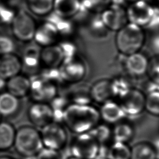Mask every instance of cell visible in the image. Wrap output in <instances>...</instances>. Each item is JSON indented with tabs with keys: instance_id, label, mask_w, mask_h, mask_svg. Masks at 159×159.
I'll use <instances>...</instances> for the list:
<instances>
[{
	"instance_id": "cell-8",
	"label": "cell",
	"mask_w": 159,
	"mask_h": 159,
	"mask_svg": "<svg viewBox=\"0 0 159 159\" xmlns=\"http://www.w3.org/2000/svg\"><path fill=\"white\" fill-rule=\"evenodd\" d=\"M128 22L142 28L147 27L152 20L155 11L152 6L145 0H137L126 7Z\"/></svg>"
},
{
	"instance_id": "cell-29",
	"label": "cell",
	"mask_w": 159,
	"mask_h": 159,
	"mask_svg": "<svg viewBox=\"0 0 159 159\" xmlns=\"http://www.w3.org/2000/svg\"><path fill=\"white\" fill-rule=\"evenodd\" d=\"M81 9L91 14L99 15L111 3L112 0H80Z\"/></svg>"
},
{
	"instance_id": "cell-48",
	"label": "cell",
	"mask_w": 159,
	"mask_h": 159,
	"mask_svg": "<svg viewBox=\"0 0 159 159\" xmlns=\"http://www.w3.org/2000/svg\"><path fill=\"white\" fill-rule=\"evenodd\" d=\"M67 159H78V158H75V157H70V158H67Z\"/></svg>"
},
{
	"instance_id": "cell-23",
	"label": "cell",
	"mask_w": 159,
	"mask_h": 159,
	"mask_svg": "<svg viewBox=\"0 0 159 159\" xmlns=\"http://www.w3.org/2000/svg\"><path fill=\"white\" fill-rule=\"evenodd\" d=\"M81 11L80 0H54L53 12L65 19H74Z\"/></svg>"
},
{
	"instance_id": "cell-46",
	"label": "cell",
	"mask_w": 159,
	"mask_h": 159,
	"mask_svg": "<svg viewBox=\"0 0 159 159\" xmlns=\"http://www.w3.org/2000/svg\"><path fill=\"white\" fill-rule=\"evenodd\" d=\"M125 2H127V5H128L129 4L132 3V2H134V1H137V0H125Z\"/></svg>"
},
{
	"instance_id": "cell-13",
	"label": "cell",
	"mask_w": 159,
	"mask_h": 159,
	"mask_svg": "<svg viewBox=\"0 0 159 159\" xmlns=\"http://www.w3.org/2000/svg\"><path fill=\"white\" fill-rule=\"evenodd\" d=\"M60 39L56 27L47 20L36 27L33 40L39 47H45L57 43Z\"/></svg>"
},
{
	"instance_id": "cell-14",
	"label": "cell",
	"mask_w": 159,
	"mask_h": 159,
	"mask_svg": "<svg viewBox=\"0 0 159 159\" xmlns=\"http://www.w3.org/2000/svg\"><path fill=\"white\" fill-rule=\"evenodd\" d=\"M20 58L14 53L0 55V77L7 80L22 71Z\"/></svg>"
},
{
	"instance_id": "cell-11",
	"label": "cell",
	"mask_w": 159,
	"mask_h": 159,
	"mask_svg": "<svg viewBox=\"0 0 159 159\" xmlns=\"http://www.w3.org/2000/svg\"><path fill=\"white\" fill-rule=\"evenodd\" d=\"M60 70L63 83L69 84L81 82L85 78L87 72L84 62L78 57L63 63Z\"/></svg>"
},
{
	"instance_id": "cell-47",
	"label": "cell",
	"mask_w": 159,
	"mask_h": 159,
	"mask_svg": "<svg viewBox=\"0 0 159 159\" xmlns=\"http://www.w3.org/2000/svg\"><path fill=\"white\" fill-rule=\"evenodd\" d=\"M96 159H107V158L104 157H98Z\"/></svg>"
},
{
	"instance_id": "cell-49",
	"label": "cell",
	"mask_w": 159,
	"mask_h": 159,
	"mask_svg": "<svg viewBox=\"0 0 159 159\" xmlns=\"http://www.w3.org/2000/svg\"><path fill=\"white\" fill-rule=\"evenodd\" d=\"M1 116H0V121H1Z\"/></svg>"
},
{
	"instance_id": "cell-43",
	"label": "cell",
	"mask_w": 159,
	"mask_h": 159,
	"mask_svg": "<svg viewBox=\"0 0 159 159\" xmlns=\"http://www.w3.org/2000/svg\"><path fill=\"white\" fill-rule=\"evenodd\" d=\"M6 80L0 77V93L3 91L4 89H6Z\"/></svg>"
},
{
	"instance_id": "cell-9",
	"label": "cell",
	"mask_w": 159,
	"mask_h": 159,
	"mask_svg": "<svg viewBox=\"0 0 159 159\" xmlns=\"http://www.w3.org/2000/svg\"><path fill=\"white\" fill-rule=\"evenodd\" d=\"M118 101L126 116H137L145 111V94L139 89L131 88Z\"/></svg>"
},
{
	"instance_id": "cell-38",
	"label": "cell",
	"mask_w": 159,
	"mask_h": 159,
	"mask_svg": "<svg viewBox=\"0 0 159 159\" xmlns=\"http://www.w3.org/2000/svg\"><path fill=\"white\" fill-rule=\"evenodd\" d=\"M16 48L13 39L9 35L0 33V55L14 53Z\"/></svg>"
},
{
	"instance_id": "cell-15",
	"label": "cell",
	"mask_w": 159,
	"mask_h": 159,
	"mask_svg": "<svg viewBox=\"0 0 159 159\" xmlns=\"http://www.w3.org/2000/svg\"><path fill=\"white\" fill-rule=\"evenodd\" d=\"M41 47L35 43V45H29L23 52L20 58L22 70L24 69L27 73L35 75V71H40L42 67L40 61Z\"/></svg>"
},
{
	"instance_id": "cell-5",
	"label": "cell",
	"mask_w": 159,
	"mask_h": 159,
	"mask_svg": "<svg viewBox=\"0 0 159 159\" xmlns=\"http://www.w3.org/2000/svg\"><path fill=\"white\" fill-rule=\"evenodd\" d=\"M14 37L22 42H29L34 39L37 25L33 17L26 11L16 12L11 22Z\"/></svg>"
},
{
	"instance_id": "cell-42",
	"label": "cell",
	"mask_w": 159,
	"mask_h": 159,
	"mask_svg": "<svg viewBox=\"0 0 159 159\" xmlns=\"http://www.w3.org/2000/svg\"><path fill=\"white\" fill-rule=\"evenodd\" d=\"M149 3L152 6L155 12L159 13V0H151Z\"/></svg>"
},
{
	"instance_id": "cell-6",
	"label": "cell",
	"mask_w": 159,
	"mask_h": 159,
	"mask_svg": "<svg viewBox=\"0 0 159 159\" xmlns=\"http://www.w3.org/2000/svg\"><path fill=\"white\" fill-rule=\"evenodd\" d=\"M40 133L43 147L61 151L66 145L68 134L63 124L52 122L42 127Z\"/></svg>"
},
{
	"instance_id": "cell-41",
	"label": "cell",
	"mask_w": 159,
	"mask_h": 159,
	"mask_svg": "<svg viewBox=\"0 0 159 159\" xmlns=\"http://www.w3.org/2000/svg\"><path fill=\"white\" fill-rule=\"evenodd\" d=\"M157 156V159L159 158V137L157 138L153 143H152Z\"/></svg>"
},
{
	"instance_id": "cell-36",
	"label": "cell",
	"mask_w": 159,
	"mask_h": 159,
	"mask_svg": "<svg viewBox=\"0 0 159 159\" xmlns=\"http://www.w3.org/2000/svg\"><path fill=\"white\" fill-rule=\"evenodd\" d=\"M39 74L45 80L51 81L58 86L64 83L61 78L60 68H42Z\"/></svg>"
},
{
	"instance_id": "cell-4",
	"label": "cell",
	"mask_w": 159,
	"mask_h": 159,
	"mask_svg": "<svg viewBox=\"0 0 159 159\" xmlns=\"http://www.w3.org/2000/svg\"><path fill=\"white\" fill-rule=\"evenodd\" d=\"M72 157L78 159H96L99 156L100 144L88 132L78 134L70 145Z\"/></svg>"
},
{
	"instance_id": "cell-31",
	"label": "cell",
	"mask_w": 159,
	"mask_h": 159,
	"mask_svg": "<svg viewBox=\"0 0 159 159\" xmlns=\"http://www.w3.org/2000/svg\"><path fill=\"white\" fill-rule=\"evenodd\" d=\"M99 144L107 142L112 137V129L106 124L98 123L88 132Z\"/></svg>"
},
{
	"instance_id": "cell-21",
	"label": "cell",
	"mask_w": 159,
	"mask_h": 159,
	"mask_svg": "<svg viewBox=\"0 0 159 159\" xmlns=\"http://www.w3.org/2000/svg\"><path fill=\"white\" fill-rule=\"evenodd\" d=\"M89 94L92 101L101 104L113 99L111 80L102 78L95 81L89 87Z\"/></svg>"
},
{
	"instance_id": "cell-12",
	"label": "cell",
	"mask_w": 159,
	"mask_h": 159,
	"mask_svg": "<svg viewBox=\"0 0 159 159\" xmlns=\"http://www.w3.org/2000/svg\"><path fill=\"white\" fill-rule=\"evenodd\" d=\"M28 118L34 127L42 129L53 122V111L48 103L34 102L29 107Z\"/></svg>"
},
{
	"instance_id": "cell-1",
	"label": "cell",
	"mask_w": 159,
	"mask_h": 159,
	"mask_svg": "<svg viewBox=\"0 0 159 159\" xmlns=\"http://www.w3.org/2000/svg\"><path fill=\"white\" fill-rule=\"evenodd\" d=\"M99 110L91 104H70L63 114V125L76 134L88 132L100 120Z\"/></svg>"
},
{
	"instance_id": "cell-25",
	"label": "cell",
	"mask_w": 159,
	"mask_h": 159,
	"mask_svg": "<svg viewBox=\"0 0 159 159\" xmlns=\"http://www.w3.org/2000/svg\"><path fill=\"white\" fill-rule=\"evenodd\" d=\"M16 129L10 122L0 121V151L4 152L13 147Z\"/></svg>"
},
{
	"instance_id": "cell-40",
	"label": "cell",
	"mask_w": 159,
	"mask_h": 159,
	"mask_svg": "<svg viewBox=\"0 0 159 159\" xmlns=\"http://www.w3.org/2000/svg\"><path fill=\"white\" fill-rule=\"evenodd\" d=\"M149 48L154 55H159V31H153L149 40Z\"/></svg>"
},
{
	"instance_id": "cell-2",
	"label": "cell",
	"mask_w": 159,
	"mask_h": 159,
	"mask_svg": "<svg viewBox=\"0 0 159 159\" xmlns=\"http://www.w3.org/2000/svg\"><path fill=\"white\" fill-rule=\"evenodd\" d=\"M145 41L143 28L128 22L116 32L114 43L118 52L127 57L140 52Z\"/></svg>"
},
{
	"instance_id": "cell-17",
	"label": "cell",
	"mask_w": 159,
	"mask_h": 159,
	"mask_svg": "<svg viewBox=\"0 0 159 159\" xmlns=\"http://www.w3.org/2000/svg\"><path fill=\"white\" fill-rule=\"evenodd\" d=\"M99 113L100 119L104 120L106 124H116L126 117L118 102L114 99L109 100L101 104Z\"/></svg>"
},
{
	"instance_id": "cell-45",
	"label": "cell",
	"mask_w": 159,
	"mask_h": 159,
	"mask_svg": "<svg viewBox=\"0 0 159 159\" xmlns=\"http://www.w3.org/2000/svg\"><path fill=\"white\" fill-rule=\"evenodd\" d=\"M4 6V3L2 2L1 0H0V11L2 10V9L3 8V7Z\"/></svg>"
},
{
	"instance_id": "cell-37",
	"label": "cell",
	"mask_w": 159,
	"mask_h": 159,
	"mask_svg": "<svg viewBox=\"0 0 159 159\" xmlns=\"http://www.w3.org/2000/svg\"><path fill=\"white\" fill-rule=\"evenodd\" d=\"M146 75L150 81L159 84V55H154L149 60Z\"/></svg>"
},
{
	"instance_id": "cell-28",
	"label": "cell",
	"mask_w": 159,
	"mask_h": 159,
	"mask_svg": "<svg viewBox=\"0 0 159 159\" xmlns=\"http://www.w3.org/2000/svg\"><path fill=\"white\" fill-rule=\"evenodd\" d=\"M107 159H130V147L127 143L114 142L106 151Z\"/></svg>"
},
{
	"instance_id": "cell-34",
	"label": "cell",
	"mask_w": 159,
	"mask_h": 159,
	"mask_svg": "<svg viewBox=\"0 0 159 159\" xmlns=\"http://www.w3.org/2000/svg\"><path fill=\"white\" fill-rule=\"evenodd\" d=\"M111 88L113 99H119L123 94H124L131 88L129 82L122 77L116 78L111 80Z\"/></svg>"
},
{
	"instance_id": "cell-32",
	"label": "cell",
	"mask_w": 159,
	"mask_h": 159,
	"mask_svg": "<svg viewBox=\"0 0 159 159\" xmlns=\"http://www.w3.org/2000/svg\"><path fill=\"white\" fill-rule=\"evenodd\" d=\"M60 46L63 55V63L77 57L78 48L76 43L71 38L61 39L57 43Z\"/></svg>"
},
{
	"instance_id": "cell-35",
	"label": "cell",
	"mask_w": 159,
	"mask_h": 159,
	"mask_svg": "<svg viewBox=\"0 0 159 159\" xmlns=\"http://www.w3.org/2000/svg\"><path fill=\"white\" fill-rule=\"evenodd\" d=\"M145 111L153 116L159 117V91L145 94Z\"/></svg>"
},
{
	"instance_id": "cell-27",
	"label": "cell",
	"mask_w": 159,
	"mask_h": 159,
	"mask_svg": "<svg viewBox=\"0 0 159 159\" xmlns=\"http://www.w3.org/2000/svg\"><path fill=\"white\" fill-rule=\"evenodd\" d=\"M134 135L133 127L130 124L122 120L116 124L112 130V137L114 142L128 143L133 139Z\"/></svg>"
},
{
	"instance_id": "cell-19",
	"label": "cell",
	"mask_w": 159,
	"mask_h": 159,
	"mask_svg": "<svg viewBox=\"0 0 159 159\" xmlns=\"http://www.w3.org/2000/svg\"><path fill=\"white\" fill-rule=\"evenodd\" d=\"M30 87V77L18 74L6 80V91L20 99L29 95Z\"/></svg>"
},
{
	"instance_id": "cell-39",
	"label": "cell",
	"mask_w": 159,
	"mask_h": 159,
	"mask_svg": "<svg viewBox=\"0 0 159 159\" xmlns=\"http://www.w3.org/2000/svg\"><path fill=\"white\" fill-rule=\"evenodd\" d=\"M35 158V159H63V155L60 150L43 147Z\"/></svg>"
},
{
	"instance_id": "cell-33",
	"label": "cell",
	"mask_w": 159,
	"mask_h": 159,
	"mask_svg": "<svg viewBox=\"0 0 159 159\" xmlns=\"http://www.w3.org/2000/svg\"><path fill=\"white\" fill-rule=\"evenodd\" d=\"M68 99L71 104H91L92 100L89 94V88H86V86H84V88L80 86L75 88Z\"/></svg>"
},
{
	"instance_id": "cell-16",
	"label": "cell",
	"mask_w": 159,
	"mask_h": 159,
	"mask_svg": "<svg viewBox=\"0 0 159 159\" xmlns=\"http://www.w3.org/2000/svg\"><path fill=\"white\" fill-rule=\"evenodd\" d=\"M149 59L140 52L128 55L124 62L127 71L133 76L140 77L147 74Z\"/></svg>"
},
{
	"instance_id": "cell-30",
	"label": "cell",
	"mask_w": 159,
	"mask_h": 159,
	"mask_svg": "<svg viewBox=\"0 0 159 159\" xmlns=\"http://www.w3.org/2000/svg\"><path fill=\"white\" fill-rule=\"evenodd\" d=\"M29 9L38 16L49 15L53 11L54 0H26Z\"/></svg>"
},
{
	"instance_id": "cell-24",
	"label": "cell",
	"mask_w": 159,
	"mask_h": 159,
	"mask_svg": "<svg viewBox=\"0 0 159 159\" xmlns=\"http://www.w3.org/2000/svg\"><path fill=\"white\" fill-rule=\"evenodd\" d=\"M20 106V99L7 91L0 93V116L11 117L16 114Z\"/></svg>"
},
{
	"instance_id": "cell-22",
	"label": "cell",
	"mask_w": 159,
	"mask_h": 159,
	"mask_svg": "<svg viewBox=\"0 0 159 159\" xmlns=\"http://www.w3.org/2000/svg\"><path fill=\"white\" fill-rule=\"evenodd\" d=\"M47 20L51 22L56 27L60 37V39L74 37L78 25L73 19L62 18L53 12L48 15Z\"/></svg>"
},
{
	"instance_id": "cell-44",
	"label": "cell",
	"mask_w": 159,
	"mask_h": 159,
	"mask_svg": "<svg viewBox=\"0 0 159 159\" xmlns=\"http://www.w3.org/2000/svg\"><path fill=\"white\" fill-rule=\"evenodd\" d=\"M0 159H14L9 155H0Z\"/></svg>"
},
{
	"instance_id": "cell-3",
	"label": "cell",
	"mask_w": 159,
	"mask_h": 159,
	"mask_svg": "<svg viewBox=\"0 0 159 159\" xmlns=\"http://www.w3.org/2000/svg\"><path fill=\"white\" fill-rule=\"evenodd\" d=\"M13 147L23 157L35 158L43 148L40 131L32 125L20 126L16 129Z\"/></svg>"
},
{
	"instance_id": "cell-10",
	"label": "cell",
	"mask_w": 159,
	"mask_h": 159,
	"mask_svg": "<svg viewBox=\"0 0 159 159\" xmlns=\"http://www.w3.org/2000/svg\"><path fill=\"white\" fill-rule=\"evenodd\" d=\"M99 16L109 31L117 32L128 23L126 7L114 3H111Z\"/></svg>"
},
{
	"instance_id": "cell-26",
	"label": "cell",
	"mask_w": 159,
	"mask_h": 159,
	"mask_svg": "<svg viewBox=\"0 0 159 159\" xmlns=\"http://www.w3.org/2000/svg\"><path fill=\"white\" fill-rule=\"evenodd\" d=\"M130 159H157V156L152 143L139 142L130 147Z\"/></svg>"
},
{
	"instance_id": "cell-18",
	"label": "cell",
	"mask_w": 159,
	"mask_h": 159,
	"mask_svg": "<svg viewBox=\"0 0 159 159\" xmlns=\"http://www.w3.org/2000/svg\"><path fill=\"white\" fill-rule=\"evenodd\" d=\"M40 56L42 68H60L64 60L62 51L58 43L41 47Z\"/></svg>"
},
{
	"instance_id": "cell-7",
	"label": "cell",
	"mask_w": 159,
	"mask_h": 159,
	"mask_svg": "<svg viewBox=\"0 0 159 159\" xmlns=\"http://www.w3.org/2000/svg\"><path fill=\"white\" fill-rule=\"evenodd\" d=\"M30 87L29 95L33 102L49 103L58 94V87L39 75L30 77Z\"/></svg>"
},
{
	"instance_id": "cell-20",
	"label": "cell",
	"mask_w": 159,
	"mask_h": 159,
	"mask_svg": "<svg viewBox=\"0 0 159 159\" xmlns=\"http://www.w3.org/2000/svg\"><path fill=\"white\" fill-rule=\"evenodd\" d=\"M83 12L84 17H81L80 21H81V24H84V27L92 37L96 39L106 37L109 31L105 27L101 19L100 16Z\"/></svg>"
}]
</instances>
